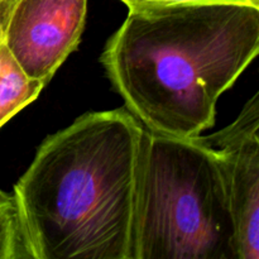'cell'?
Returning <instances> with one entry per match:
<instances>
[{"mask_svg":"<svg viewBox=\"0 0 259 259\" xmlns=\"http://www.w3.org/2000/svg\"><path fill=\"white\" fill-rule=\"evenodd\" d=\"M259 53V7L234 3L129 9L101 55L111 85L147 129L195 138Z\"/></svg>","mask_w":259,"mask_h":259,"instance_id":"obj_1","label":"cell"},{"mask_svg":"<svg viewBox=\"0 0 259 259\" xmlns=\"http://www.w3.org/2000/svg\"><path fill=\"white\" fill-rule=\"evenodd\" d=\"M142 129L123 108L45 139L13 191L29 259H132Z\"/></svg>","mask_w":259,"mask_h":259,"instance_id":"obj_2","label":"cell"},{"mask_svg":"<svg viewBox=\"0 0 259 259\" xmlns=\"http://www.w3.org/2000/svg\"><path fill=\"white\" fill-rule=\"evenodd\" d=\"M132 259H238L220 163L199 136L142 129Z\"/></svg>","mask_w":259,"mask_h":259,"instance_id":"obj_3","label":"cell"},{"mask_svg":"<svg viewBox=\"0 0 259 259\" xmlns=\"http://www.w3.org/2000/svg\"><path fill=\"white\" fill-rule=\"evenodd\" d=\"M200 141L220 163L238 259H259V94L230 125Z\"/></svg>","mask_w":259,"mask_h":259,"instance_id":"obj_4","label":"cell"},{"mask_svg":"<svg viewBox=\"0 0 259 259\" xmlns=\"http://www.w3.org/2000/svg\"><path fill=\"white\" fill-rule=\"evenodd\" d=\"M86 12L88 0H18L4 45L29 77L48 83L77 48Z\"/></svg>","mask_w":259,"mask_h":259,"instance_id":"obj_5","label":"cell"},{"mask_svg":"<svg viewBox=\"0 0 259 259\" xmlns=\"http://www.w3.org/2000/svg\"><path fill=\"white\" fill-rule=\"evenodd\" d=\"M46 85L45 81L29 77L3 43L0 46V128L34 101Z\"/></svg>","mask_w":259,"mask_h":259,"instance_id":"obj_6","label":"cell"},{"mask_svg":"<svg viewBox=\"0 0 259 259\" xmlns=\"http://www.w3.org/2000/svg\"><path fill=\"white\" fill-rule=\"evenodd\" d=\"M0 259H29L13 194L0 190Z\"/></svg>","mask_w":259,"mask_h":259,"instance_id":"obj_7","label":"cell"},{"mask_svg":"<svg viewBox=\"0 0 259 259\" xmlns=\"http://www.w3.org/2000/svg\"><path fill=\"white\" fill-rule=\"evenodd\" d=\"M128 7H174V5H194V4H212V3H234V4H247L259 7V0H120Z\"/></svg>","mask_w":259,"mask_h":259,"instance_id":"obj_8","label":"cell"},{"mask_svg":"<svg viewBox=\"0 0 259 259\" xmlns=\"http://www.w3.org/2000/svg\"><path fill=\"white\" fill-rule=\"evenodd\" d=\"M17 2L18 0H0V46L4 43L8 22H9L12 10Z\"/></svg>","mask_w":259,"mask_h":259,"instance_id":"obj_9","label":"cell"}]
</instances>
